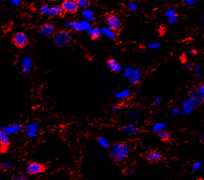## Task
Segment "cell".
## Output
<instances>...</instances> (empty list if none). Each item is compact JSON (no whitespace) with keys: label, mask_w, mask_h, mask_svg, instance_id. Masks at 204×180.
<instances>
[{"label":"cell","mask_w":204,"mask_h":180,"mask_svg":"<svg viewBox=\"0 0 204 180\" xmlns=\"http://www.w3.org/2000/svg\"><path fill=\"white\" fill-rule=\"evenodd\" d=\"M135 174V171L133 169H129L126 171V173H125V176H126L127 178H131V177H133Z\"/></svg>","instance_id":"1f68e13d"},{"label":"cell","mask_w":204,"mask_h":180,"mask_svg":"<svg viewBox=\"0 0 204 180\" xmlns=\"http://www.w3.org/2000/svg\"><path fill=\"white\" fill-rule=\"evenodd\" d=\"M195 105L194 104L193 102L188 98L186 101L183 103L182 105V111L185 115H190L191 113H192L195 110Z\"/></svg>","instance_id":"9a60e30c"},{"label":"cell","mask_w":204,"mask_h":180,"mask_svg":"<svg viewBox=\"0 0 204 180\" xmlns=\"http://www.w3.org/2000/svg\"><path fill=\"white\" fill-rule=\"evenodd\" d=\"M202 165H203V163L201 161H196L192 166V172H195L197 171H198V170H199L201 167V166H202Z\"/></svg>","instance_id":"f546056e"},{"label":"cell","mask_w":204,"mask_h":180,"mask_svg":"<svg viewBox=\"0 0 204 180\" xmlns=\"http://www.w3.org/2000/svg\"><path fill=\"white\" fill-rule=\"evenodd\" d=\"M72 1H73V2H77L79 1V0H72Z\"/></svg>","instance_id":"ab89813d"},{"label":"cell","mask_w":204,"mask_h":180,"mask_svg":"<svg viewBox=\"0 0 204 180\" xmlns=\"http://www.w3.org/2000/svg\"><path fill=\"white\" fill-rule=\"evenodd\" d=\"M23 129V125L21 124H13V126H11V127L9 128L8 132H6L8 134V133H10V134H18V133L20 132Z\"/></svg>","instance_id":"d4e9b609"},{"label":"cell","mask_w":204,"mask_h":180,"mask_svg":"<svg viewBox=\"0 0 204 180\" xmlns=\"http://www.w3.org/2000/svg\"><path fill=\"white\" fill-rule=\"evenodd\" d=\"M11 180H28V178L24 176H22L19 177H14V178L11 179Z\"/></svg>","instance_id":"d590c367"},{"label":"cell","mask_w":204,"mask_h":180,"mask_svg":"<svg viewBox=\"0 0 204 180\" xmlns=\"http://www.w3.org/2000/svg\"><path fill=\"white\" fill-rule=\"evenodd\" d=\"M122 130L126 134L130 135V136L136 135L138 133H139V129H138L136 126L134 125V124L125 125L124 127H122Z\"/></svg>","instance_id":"2e32d148"},{"label":"cell","mask_w":204,"mask_h":180,"mask_svg":"<svg viewBox=\"0 0 204 180\" xmlns=\"http://www.w3.org/2000/svg\"><path fill=\"white\" fill-rule=\"evenodd\" d=\"M161 101V97L160 96H159V97H157L155 99H154L153 102V105L154 106H157V105L160 104Z\"/></svg>","instance_id":"d6a6232c"},{"label":"cell","mask_w":204,"mask_h":180,"mask_svg":"<svg viewBox=\"0 0 204 180\" xmlns=\"http://www.w3.org/2000/svg\"><path fill=\"white\" fill-rule=\"evenodd\" d=\"M27 173L30 175H34L42 173L45 171V167L43 164L39 163L37 162H33L29 163L26 169Z\"/></svg>","instance_id":"5b68a950"},{"label":"cell","mask_w":204,"mask_h":180,"mask_svg":"<svg viewBox=\"0 0 204 180\" xmlns=\"http://www.w3.org/2000/svg\"><path fill=\"white\" fill-rule=\"evenodd\" d=\"M10 145V138L9 135L4 130H0V147L2 150L5 151Z\"/></svg>","instance_id":"7c38bea8"},{"label":"cell","mask_w":204,"mask_h":180,"mask_svg":"<svg viewBox=\"0 0 204 180\" xmlns=\"http://www.w3.org/2000/svg\"><path fill=\"white\" fill-rule=\"evenodd\" d=\"M157 135H158L159 138H160L162 140H167L170 138V134L168 132L165 131V130H162V131L157 133Z\"/></svg>","instance_id":"83f0119b"},{"label":"cell","mask_w":204,"mask_h":180,"mask_svg":"<svg viewBox=\"0 0 204 180\" xmlns=\"http://www.w3.org/2000/svg\"><path fill=\"white\" fill-rule=\"evenodd\" d=\"M131 94V91L129 90H123L121 91H117L114 93V97L120 100H123L129 97Z\"/></svg>","instance_id":"d6986e66"},{"label":"cell","mask_w":204,"mask_h":180,"mask_svg":"<svg viewBox=\"0 0 204 180\" xmlns=\"http://www.w3.org/2000/svg\"><path fill=\"white\" fill-rule=\"evenodd\" d=\"M196 90H197L198 92L199 93L201 97H202L203 100L204 101V83L200 84V85L198 86V88L196 89Z\"/></svg>","instance_id":"4dcf8cb0"},{"label":"cell","mask_w":204,"mask_h":180,"mask_svg":"<svg viewBox=\"0 0 204 180\" xmlns=\"http://www.w3.org/2000/svg\"><path fill=\"white\" fill-rule=\"evenodd\" d=\"M89 4H90L89 0H79V1L77 2L78 6L83 9H87V7L89 6Z\"/></svg>","instance_id":"4316f807"},{"label":"cell","mask_w":204,"mask_h":180,"mask_svg":"<svg viewBox=\"0 0 204 180\" xmlns=\"http://www.w3.org/2000/svg\"><path fill=\"white\" fill-rule=\"evenodd\" d=\"M13 41L17 47L23 48L28 44V39L25 34L20 31V32H17L14 34L13 36Z\"/></svg>","instance_id":"52a82bcc"},{"label":"cell","mask_w":204,"mask_h":180,"mask_svg":"<svg viewBox=\"0 0 204 180\" xmlns=\"http://www.w3.org/2000/svg\"><path fill=\"white\" fill-rule=\"evenodd\" d=\"M131 150V146L127 142H117L110 147V154L115 163L120 164L129 156Z\"/></svg>","instance_id":"6da1fadb"},{"label":"cell","mask_w":204,"mask_h":180,"mask_svg":"<svg viewBox=\"0 0 204 180\" xmlns=\"http://www.w3.org/2000/svg\"><path fill=\"white\" fill-rule=\"evenodd\" d=\"M107 27L113 30H116L120 28L121 25V20L120 17L116 14H111L107 17L106 20Z\"/></svg>","instance_id":"8992f818"},{"label":"cell","mask_w":204,"mask_h":180,"mask_svg":"<svg viewBox=\"0 0 204 180\" xmlns=\"http://www.w3.org/2000/svg\"><path fill=\"white\" fill-rule=\"evenodd\" d=\"M71 34L67 30H61L56 33L53 37V42L55 46L64 47L68 45L71 41Z\"/></svg>","instance_id":"3957f363"},{"label":"cell","mask_w":204,"mask_h":180,"mask_svg":"<svg viewBox=\"0 0 204 180\" xmlns=\"http://www.w3.org/2000/svg\"><path fill=\"white\" fill-rule=\"evenodd\" d=\"M61 6H62L64 11L70 13H75V12L77 11L78 8L77 2H73L72 0H65V2H63Z\"/></svg>","instance_id":"ba28073f"},{"label":"cell","mask_w":204,"mask_h":180,"mask_svg":"<svg viewBox=\"0 0 204 180\" xmlns=\"http://www.w3.org/2000/svg\"><path fill=\"white\" fill-rule=\"evenodd\" d=\"M10 2H11L12 4H13V5H15V6H17V5H19L20 4V2H21V0H9Z\"/></svg>","instance_id":"8d00e7d4"},{"label":"cell","mask_w":204,"mask_h":180,"mask_svg":"<svg viewBox=\"0 0 204 180\" xmlns=\"http://www.w3.org/2000/svg\"><path fill=\"white\" fill-rule=\"evenodd\" d=\"M21 68L23 72L25 74H28L32 68V61L29 57H26L23 59L21 61Z\"/></svg>","instance_id":"5bb4252c"},{"label":"cell","mask_w":204,"mask_h":180,"mask_svg":"<svg viewBox=\"0 0 204 180\" xmlns=\"http://www.w3.org/2000/svg\"><path fill=\"white\" fill-rule=\"evenodd\" d=\"M64 25L67 28H70L73 30L76 31H88L90 29H92V24H91L90 22L83 20V21L77 22V21H69L66 20L64 23Z\"/></svg>","instance_id":"7a4b0ae2"},{"label":"cell","mask_w":204,"mask_h":180,"mask_svg":"<svg viewBox=\"0 0 204 180\" xmlns=\"http://www.w3.org/2000/svg\"><path fill=\"white\" fill-rule=\"evenodd\" d=\"M82 16L83 18L85 20H87L89 22H92V21H94L95 20V15L94 13L91 11L90 9H84L82 12Z\"/></svg>","instance_id":"7402d4cb"},{"label":"cell","mask_w":204,"mask_h":180,"mask_svg":"<svg viewBox=\"0 0 204 180\" xmlns=\"http://www.w3.org/2000/svg\"><path fill=\"white\" fill-rule=\"evenodd\" d=\"M146 159L150 162H157L162 159V154L157 151H148L146 153Z\"/></svg>","instance_id":"4fadbf2b"},{"label":"cell","mask_w":204,"mask_h":180,"mask_svg":"<svg viewBox=\"0 0 204 180\" xmlns=\"http://www.w3.org/2000/svg\"><path fill=\"white\" fill-rule=\"evenodd\" d=\"M39 11L42 14H45L46 16H60V15L63 13V9L62 6H55L50 7L48 5L43 4L41 5L39 7Z\"/></svg>","instance_id":"277c9868"},{"label":"cell","mask_w":204,"mask_h":180,"mask_svg":"<svg viewBox=\"0 0 204 180\" xmlns=\"http://www.w3.org/2000/svg\"><path fill=\"white\" fill-rule=\"evenodd\" d=\"M171 113L173 116H176V115H178L179 113H180V110H179L178 108H173V109L171 110Z\"/></svg>","instance_id":"836d02e7"},{"label":"cell","mask_w":204,"mask_h":180,"mask_svg":"<svg viewBox=\"0 0 204 180\" xmlns=\"http://www.w3.org/2000/svg\"><path fill=\"white\" fill-rule=\"evenodd\" d=\"M141 112L138 110H132L127 113V117L132 122H137L141 119Z\"/></svg>","instance_id":"e0dca14e"},{"label":"cell","mask_w":204,"mask_h":180,"mask_svg":"<svg viewBox=\"0 0 204 180\" xmlns=\"http://www.w3.org/2000/svg\"><path fill=\"white\" fill-rule=\"evenodd\" d=\"M128 9L130 11H134V10H136L137 9V6L134 3H132H132H129L128 4Z\"/></svg>","instance_id":"e575fe53"},{"label":"cell","mask_w":204,"mask_h":180,"mask_svg":"<svg viewBox=\"0 0 204 180\" xmlns=\"http://www.w3.org/2000/svg\"><path fill=\"white\" fill-rule=\"evenodd\" d=\"M201 141H203L204 142V134L201 135Z\"/></svg>","instance_id":"f35d334b"},{"label":"cell","mask_w":204,"mask_h":180,"mask_svg":"<svg viewBox=\"0 0 204 180\" xmlns=\"http://www.w3.org/2000/svg\"><path fill=\"white\" fill-rule=\"evenodd\" d=\"M108 66L109 69L114 73H119L122 71V66L118 62L113 59L109 60L108 61Z\"/></svg>","instance_id":"ac0fdd59"},{"label":"cell","mask_w":204,"mask_h":180,"mask_svg":"<svg viewBox=\"0 0 204 180\" xmlns=\"http://www.w3.org/2000/svg\"><path fill=\"white\" fill-rule=\"evenodd\" d=\"M87 32L89 34V35L94 39H98L101 36V34H102L101 29L99 28H92L90 29Z\"/></svg>","instance_id":"484cf974"},{"label":"cell","mask_w":204,"mask_h":180,"mask_svg":"<svg viewBox=\"0 0 204 180\" xmlns=\"http://www.w3.org/2000/svg\"><path fill=\"white\" fill-rule=\"evenodd\" d=\"M119 110H120V108L118 106H114V107L112 108L111 112H113V113H115V112H118Z\"/></svg>","instance_id":"74e56055"},{"label":"cell","mask_w":204,"mask_h":180,"mask_svg":"<svg viewBox=\"0 0 204 180\" xmlns=\"http://www.w3.org/2000/svg\"><path fill=\"white\" fill-rule=\"evenodd\" d=\"M55 32V28L51 24H43L40 28V33L42 36L49 37L53 36Z\"/></svg>","instance_id":"8fae6325"},{"label":"cell","mask_w":204,"mask_h":180,"mask_svg":"<svg viewBox=\"0 0 204 180\" xmlns=\"http://www.w3.org/2000/svg\"><path fill=\"white\" fill-rule=\"evenodd\" d=\"M39 128V122H34L32 124H29L28 127L25 128V133L27 136L30 138H35L38 134Z\"/></svg>","instance_id":"9c48e42d"},{"label":"cell","mask_w":204,"mask_h":180,"mask_svg":"<svg viewBox=\"0 0 204 180\" xmlns=\"http://www.w3.org/2000/svg\"><path fill=\"white\" fill-rule=\"evenodd\" d=\"M97 143L104 149H109L110 147L109 140L105 137H99L97 139Z\"/></svg>","instance_id":"cb8c5ba5"},{"label":"cell","mask_w":204,"mask_h":180,"mask_svg":"<svg viewBox=\"0 0 204 180\" xmlns=\"http://www.w3.org/2000/svg\"><path fill=\"white\" fill-rule=\"evenodd\" d=\"M133 68H129L127 67L125 68V69L122 71V75H123L124 78H129L130 76H131L132 72H133Z\"/></svg>","instance_id":"f1b7e54d"},{"label":"cell","mask_w":204,"mask_h":180,"mask_svg":"<svg viewBox=\"0 0 204 180\" xmlns=\"http://www.w3.org/2000/svg\"><path fill=\"white\" fill-rule=\"evenodd\" d=\"M101 31H102V34H104L105 36L108 37L110 39H116V35L114 32V30L110 29L108 27H103V28L101 29Z\"/></svg>","instance_id":"44dd1931"},{"label":"cell","mask_w":204,"mask_h":180,"mask_svg":"<svg viewBox=\"0 0 204 180\" xmlns=\"http://www.w3.org/2000/svg\"><path fill=\"white\" fill-rule=\"evenodd\" d=\"M189 98L193 102L195 106L200 105L203 101L202 97H201L196 89H192L190 90V92H189Z\"/></svg>","instance_id":"30bf717a"},{"label":"cell","mask_w":204,"mask_h":180,"mask_svg":"<svg viewBox=\"0 0 204 180\" xmlns=\"http://www.w3.org/2000/svg\"><path fill=\"white\" fill-rule=\"evenodd\" d=\"M166 128V124L164 122H157L154 124L152 127V130L153 132L159 133L162 130H164Z\"/></svg>","instance_id":"603a6c76"},{"label":"cell","mask_w":204,"mask_h":180,"mask_svg":"<svg viewBox=\"0 0 204 180\" xmlns=\"http://www.w3.org/2000/svg\"><path fill=\"white\" fill-rule=\"evenodd\" d=\"M141 77V73L140 72V71L139 69H134L133 70V72H132L131 76L129 77V82L132 85H134V84H136L139 82L140 78Z\"/></svg>","instance_id":"ffe728a7"}]
</instances>
